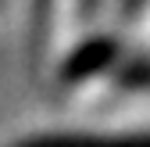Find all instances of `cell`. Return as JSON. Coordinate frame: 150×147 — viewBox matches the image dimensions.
Here are the masks:
<instances>
[{"label": "cell", "mask_w": 150, "mask_h": 147, "mask_svg": "<svg viewBox=\"0 0 150 147\" xmlns=\"http://www.w3.org/2000/svg\"><path fill=\"white\" fill-rule=\"evenodd\" d=\"M18 147H150V136H36Z\"/></svg>", "instance_id": "obj_1"}]
</instances>
